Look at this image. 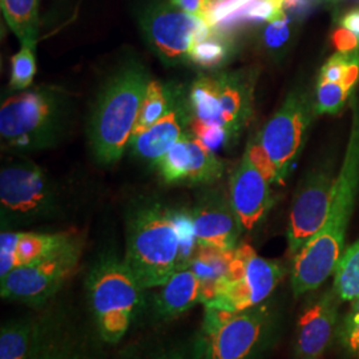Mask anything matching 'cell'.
<instances>
[{
    "label": "cell",
    "mask_w": 359,
    "mask_h": 359,
    "mask_svg": "<svg viewBox=\"0 0 359 359\" xmlns=\"http://www.w3.org/2000/svg\"><path fill=\"white\" fill-rule=\"evenodd\" d=\"M36 74L35 47L22 46L20 51L13 56L11 62V80L10 87L13 90H25L31 87Z\"/></svg>",
    "instance_id": "obj_31"
},
{
    "label": "cell",
    "mask_w": 359,
    "mask_h": 359,
    "mask_svg": "<svg viewBox=\"0 0 359 359\" xmlns=\"http://www.w3.org/2000/svg\"><path fill=\"white\" fill-rule=\"evenodd\" d=\"M191 130L193 136H196L201 142H204L209 149L213 152H218L222 148H226L231 144H234V140L231 136V133L226 129L221 128L218 126L213 124H205L201 123L196 118H193L191 124Z\"/></svg>",
    "instance_id": "obj_34"
},
{
    "label": "cell",
    "mask_w": 359,
    "mask_h": 359,
    "mask_svg": "<svg viewBox=\"0 0 359 359\" xmlns=\"http://www.w3.org/2000/svg\"><path fill=\"white\" fill-rule=\"evenodd\" d=\"M233 250H222L217 248H208V246H198L189 268L197 274L203 285V293H204V302H209L218 285L222 283L231 268Z\"/></svg>",
    "instance_id": "obj_22"
},
{
    "label": "cell",
    "mask_w": 359,
    "mask_h": 359,
    "mask_svg": "<svg viewBox=\"0 0 359 359\" xmlns=\"http://www.w3.org/2000/svg\"><path fill=\"white\" fill-rule=\"evenodd\" d=\"M83 244L77 233L71 243L56 253L0 277L1 298L32 306L46 305L75 274Z\"/></svg>",
    "instance_id": "obj_10"
},
{
    "label": "cell",
    "mask_w": 359,
    "mask_h": 359,
    "mask_svg": "<svg viewBox=\"0 0 359 359\" xmlns=\"http://www.w3.org/2000/svg\"><path fill=\"white\" fill-rule=\"evenodd\" d=\"M256 76L252 71H221L193 81V118L226 129L236 142L253 115Z\"/></svg>",
    "instance_id": "obj_8"
},
{
    "label": "cell",
    "mask_w": 359,
    "mask_h": 359,
    "mask_svg": "<svg viewBox=\"0 0 359 359\" xmlns=\"http://www.w3.org/2000/svg\"><path fill=\"white\" fill-rule=\"evenodd\" d=\"M198 248L192 213L154 198L133 201L126 216V261L145 290L189 268Z\"/></svg>",
    "instance_id": "obj_1"
},
{
    "label": "cell",
    "mask_w": 359,
    "mask_h": 359,
    "mask_svg": "<svg viewBox=\"0 0 359 359\" xmlns=\"http://www.w3.org/2000/svg\"><path fill=\"white\" fill-rule=\"evenodd\" d=\"M90 322L105 344L116 345L145 306V290L126 258L115 253L99 257L86 277Z\"/></svg>",
    "instance_id": "obj_5"
},
{
    "label": "cell",
    "mask_w": 359,
    "mask_h": 359,
    "mask_svg": "<svg viewBox=\"0 0 359 359\" xmlns=\"http://www.w3.org/2000/svg\"><path fill=\"white\" fill-rule=\"evenodd\" d=\"M191 136H185L164 154L154 167L167 184H187L192 165Z\"/></svg>",
    "instance_id": "obj_27"
},
{
    "label": "cell",
    "mask_w": 359,
    "mask_h": 359,
    "mask_svg": "<svg viewBox=\"0 0 359 359\" xmlns=\"http://www.w3.org/2000/svg\"><path fill=\"white\" fill-rule=\"evenodd\" d=\"M176 88L177 86L172 87V86H165L157 80H151L142 100L140 115L137 118L136 127L133 129L132 139L147 132L167 114L168 109L170 108L173 102Z\"/></svg>",
    "instance_id": "obj_25"
},
{
    "label": "cell",
    "mask_w": 359,
    "mask_h": 359,
    "mask_svg": "<svg viewBox=\"0 0 359 359\" xmlns=\"http://www.w3.org/2000/svg\"><path fill=\"white\" fill-rule=\"evenodd\" d=\"M204 359H261L280 333V314L265 301L241 311L205 306Z\"/></svg>",
    "instance_id": "obj_6"
},
{
    "label": "cell",
    "mask_w": 359,
    "mask_h": 359,
    "mask_svg": "<svg viewBox=\"0 0 359 359\" xmlns=\"http://www.w3.org/2000/svg\"><path fill=\"white\" fill-rule=\"evenodd\" d=\"M245 154H248V157L255 164V167L265 176V179L268 180L271 184H278V176H277L276 165L271 161L269 154H266V151L261 145V142H259L257 136L253 140L249 142L246 149H245Z\"/></svg>",
    "instance_id": "obj_35"
},
{
    "label": "cell",
    "mask_w": 359,
    "mask_h": 359,
    "mask_svg": "<svg viewBox=\"0 0 359 359\" xmlns=\"http://www.w3.org/2000/svg\"><path fill=\"white\" fill-rule=\"evenodd\" d=\"M71 115L72 100L65 90L47 86L18 92L1 103V145L13 152L51 148L65 137Z\"/></svg>",
    "instance_id": "obj_4"
},
{
    "label": "cell",
    "mask_w": 359,
    "mask_h": 359,
    "mask_svg": "<svg viewBox=\"0 0 359 359\" xmlns=\"http://www.w3.org/2000/svg\"><path fill=\"white\" fill-rule=\"evenodd\" d=\"M341 302L330 287L311 299L302 310L295 329V358L322 357L337 335Z\"/></svg>",
    "instance_id": "obj_17"
},
{
    "label": "cell",
    "mask_w": 359,
    "mask_h": 359,
    "mask_svg": "<svg viewBox=\"0 0 359 359\" xmlns=\"http://www.w3.org/2000/svg\"><path fill=\"white\" fill-rule=\"evenodd\" d=\"M298 359H322V357H305V358H298Z\"/></svg>",
    "instance_id": "obj_41"
},
{
    "label": "cell",
    "mask_w": 359,
    "mask_h": 359,
    "mask_svg": "<svg viewBox=\"0 0 359 359\" xmlns=\"http://www.w3.org/2000/svg\"><path fill=\"white\" fill-rule=\"evenodd\" d=\"M359 194V97L353 102L347 149L334 184L325 224L293 258L290 283L295 297L318 290L337 269L345 253L347 226Z\"/></svg>",
    "instance_id": "obj_2"
},
{
    "label": "cell",
    "mask_w": 359,
    "mask_h": 359,
    "mask_svg": "<svg viewBox=\"0 0 359 359\" xmlns=\"http://www.w3.org/2000/svg\"><path fill=\"white\" fill-rule=\"evenodd\" d=\"M36 318L6 321L0 327V359H35Z\"/></svg>",
    "instance_id": "obj_23"
},
{
    "label": "cell",
    "mask_w": 359,
    "mask_h": 359,
    "mask_svg": "<svg viewBox=\"0 0 359 359\" xmlns=\"http://www.w3.org/2000/svg\"><path fill=\"white\" fill-rule=\"evenodd\" d=\"M332 287L342 302L359 297V238L345 249L334 271Z\"/></svg>",
    "instance_id": "obj_29"
},
{
    "label": "cell",
    "mask_w": 359,
    "mask_h": 359,
    "mask_svg": "<svg viewBox=\"0 0 359 359\" xmlns=\"http://www.w3.org/2000/svg\"><path fill=\"white\" fill-rule=\"evenodd\" d=\"M317 115L316 100L306 90H292L257 136L274 163L278 185L285 184L304 149L309 128Z\"/></svg>",
    "instance_id": "obj_11"
},
{
    "label": "cell",
    "mask_w": 359,
    "mask_h": 359,
    "mask_svg": "<svg viewBox=\"0 0 359 359\" xmlns=\"http://www.w3.org/2000/svg\"><path fill=\"white\" fill-rule=\"evenodd\" d=\"M335 180V165L326 158L311 168L298 184L287 225V252L292 258L321 231L332 204Z\"/></svg>",
    "instance_id": "obj_14"
},
{
    "label": "cell",
    "mask_w": 359,
    "mask_h": 359,
    "mask_svg": "<svg viewBox=\"0 0 359 359\" xmlns=\"http://www.w3.org/2000/svg\"><path fill=\"white\" fill-rule=\"evenodd\" d=\"M77 231L35 233L1 231L0 234V277L10 271L40 261L65 248L76 237Z\"/></svg>",
    "instance_id": "obj_19"
},
{
    "label": "cell",
    "mask_w": 359,
    "mask_h": 359,
    "mask_svg": "<svg viewBox=\"0 0 359 359\" xmlns=\"http://www.w3.org/2000/svg\"><path fill=\"white\" fill-rule=\"evenodd\" d=\"M140 26L147 44L165 65L189 63L193 46L213 29L204 19L175 4L149 7L142 13Z\"/></svg>",
    "instance_id": "obj_13"
},
{
    "label": "cell",
    "mask_w": 359,
    "mask_h": 359,
    "mask_svg": "<svg viewBox=\"0 0 359 359\" xmlns=\"http://www.w3.org/2000/svg\"><path fill=\"white\" fill-rule=\"evenodd\" d=\"M351 305L337 329V341L344 354L359 359V297L350 301Z\"/></svg>",
    "instance_id": "obj_30"
},
{
    "label": "cell",
    "mask_w": 359,
    "mask_h": 359,
    "mask_svg": "<svg viewBox=\"0 0 359 359\" xmlns=\"http://www.w3.org/2000/svg\"><path fill=\"white\" fill-rule=\"evenodd\" d=\"M8 27L22 46L36 47L39 36L38 0H0Z\"/></svg>",
    "instance_id": "obj_24"
},
{
    "label": "cell",
    "mask_w": 359,
    "mask_h": 359,
    "mask_svg": "<svg viewBox=\"0 0 359 359\" xmlns=\"http://www.w3.org/2000/svg\"><path fill=\"white\" fill-rule=\"evenodd\" d=\"M192 120L189 92L185 95V90L177 87L167 114L147 132L130 140V152L142 161L156 165L176 142L192 133Z\"/></svg>",
    "instance_id": "obj_16"
},
{
    "label": "cell",
    "mask_w": 359,
    "mask_h": 359,
    "mask_svg": "<svg viewBox=\"0 0 359 359\" xmlns=\"http://www.w3.org/2000/svg\"><path fill=\"white\" fill-rule=\"evenodd\" d=\"M253 1L255 0H215L206 23L216 28Z\"/></svg>",
    "instance_id": "obj_36"
},
{
    "label": "cell",
    "mask_w": 359,
    "mask_h": 359,
    "mask_svg": "<svg viewBox=\"0 0 359 359\" xmlns=\"http://www.w3.org/2000/svg\"><path fill=\"white\" fill-rule=\"evenodd\" d=\"M293 19L287 13L271 20L262 31V43L270 52H283L292 40Z\"/></svg>",
    "instance_id": "obj_33"
},
{
    "label": "cell",
    "mask_w": 359,
    "mask_h": 359,
    "mask_svg": "<svg viewBox=\"0 0 359 359\" xmlns=\"http://www.w3.org/2000/svg\"><path fill=\"white\" fill-rule=\"evenodd\" d=\"M151 75L139 60H129L104 83L90 120V148L102 164L124 154L140 115Z\"/></svg>",
    "instance_id": "obj_3"
},
{
    "label": "cell",
    "mask_w": 359,
    "mask_h": 359,
    "mask_svg": "<svg viewBox=\"0 0 359 359\" xmlns=\"http://www.w3.org/2000/svg\"><path fill=\"white\" fill-rule=\"evenodd\" d=\"M332 41L337 52H353L359 50V39L344 27H339L334 31Z\"/></svg>",
    "instance_id": "obj_39"
},
{
    "label": "cell",
    "mask_w": 359,
    "mask_h": 359,
    "mask_svg": "<svg viewBox=\"0 0 359 359\" xmlns=\"http://www.w3.org/2000/svg\"><path fill=\"white\" fill-rule=\"evenodd\" d=\"M271 185L244 154L229 180L231 205L244 231H255L266 217L273 205Z\"/></svg>",
    "instance_id": "obj_18"
},
{
    "label": "cell",
    "mask_w": 359,
    "mask_h": 359,
    "mask_svg": "<svg viewBox=\"0 0 359 359\" xmlns=\"http://www.w3.org/2000/svg\"><path fill=\"white\" fill-rule=\"evenodd\" d=\"M62 196L51 177L31 160L16 157L0 172L1 231L57 217Z\"/></svg>",
    "instance_id": "obj_7"
},
{
    "label": "cell",
    "mask_w": 359,
    "mask_h": 359,
    "mask_svg": "<svg viewBox=\"0 0 359 359\" xmlns=\"http://www.w3.org/2000/svg\"><path fill=\"white\" fill-rule=\"evenodd\" d=\"M348 95L350 93L341 83H332L318 79L314 97L317 115L339 114L345 107Z\"/></svg>",
    "instance_id": "obj_32"
},
{
    "label": "cell",
    "mask_w": 359,
    "mask_h": 359,
    "mask_svg": "<svg viewBox=\"0 0 359 359\" xmlns=\"http://www.w3.org/2000/svg\"><path fill=\"white\" fill-rule=\"evenodd\" d=\"M170 1L182 11L191 13L200 19H204L206 22L215 0H170Z\"/></svg>",
    "instance_id": "obj_38"
},
{
    "label": "cell",
    "mask_w": 359,
    "mask_h": 359,
    "mask_svg": "<svg viewBox=\"0 0 359 359\" xmlns=\"http://www.w3.org/2000/svg\"><path fill=\"white\" fill-rule=\"evenodd\" d=\"M191 213L198 246L222 250H233L238 246L244 229L231 205L229 191L222 187L201 191Z\"/></svg>",
    "instance_id": "obj_15"
},
{
    "label": "cell",
    "mask_w": 359,
    "mask_h": 359,
    "mask_svg": "<svg viewBox=\"0 0 359 359\" xmlns=\"http://www.w3.org/2000/svg\"><path fill=\"white\" fill-rule=\"evenodd\" d=\"M339 26L346 28L347 31H350L359 39V8L347 11L339 20Z\"/></svg>",
    "instance_id": "obj_40"
},
{
    "label": "cell",
    "mask_w": 359,
    "mask_h": 359,
    "mask_svg": "<svg viewBox=\"0 0 359 359\" xmlns=\"http://www.w3.org/2000/svg\"><path fill=\"white\" fill-rule=\"evenodd\" d=\"M152 297L154 317L161 321H170L188 313L197 304L204 302L203 285L191 268L175 271Z\"/></svg>",
    "instance_id": "obj_20"
},
{
    "label": "cell",
    "mask_w": 359,
    "mask_h": 359,
    "mask_svg": "<svg viewBox=\"0 0 359 359\" xmlns=\"http://www.w3.org/2000/svg\"><path fill=\"white\" fill-rule=\"evenodd\" d=\"M358 51V50H357ZM353 52H337L322 67L320 79L332 81V83H342L346 75L347 65L353 56Z\"/></svg>",
    "instance_id": "obj_37"
},
{
    "label": "cell",
    "mask_w": 359,
    "mask_h": 359,
    "mask_svg": "<svg viewBox=\"0 0 359 359\" xmlns=\"http://www.w3.org/2000/svg\"><path fill=\"white\" fill-rule=\"evenodd\" d=\"M192 165L187 184L212 185L222 177L225 163L196 136H191Z\"/></svg>",
    "instance_id": "obj_26"
},
{
    "label": "cell",
    "mask_w": 359,
    "mask_h": 359,
    "mask_svg": "<svg viewBox=\"0 0 359 359\" xmlns=\"http://www.w3.org/2000/svg\"><path fill=\"white\" fill-rule=\"evenodd\" d=\"M206 341L201 327L180 337L149 342L135 350L128 359H204Z\"/></svg>",
    "instance_id": "obj_21"
},
{
    "label": "cell",
    "mask_w": 359,
    "mask_h": 359,
    "mask_svg": "<svg viewBox=\"0 0 359 359\" xmlns=\"http://www.w3.org/2000/svg\"><path fill=\"white\" fill-rule=\"evenodd\" d=\"M283 276L285 270L277 261L258 256L250 245H238L226 278L204 306L228 311L253 308L268 301Z\"/></svg>",
    "instance_id": "obj_9"
},
{
    "label": "cell",
    "mask_w": 359,
    "mask_h": 359,
    "mask_svg": "<svg viewBox=\"0 0 359 359\" xmlns=\"http://www.w3.org/2000/svg\"><path fill=\"white\" fill-rule=\"evenodd\" d=\"M93 323L69 305H53L36 317L35 359H105Z\"/></svg>",
    "instance_id": "obj_12"
},
{
    "label": "cell",
    "mask_w": 359,
    "mask_h": 359,
    "mask_svg": "<svg viewBox=\"0 0 359 359\" xmlns=\"http://www.w3.org/2000/svg\"><path fill=\"white\" fill-rule=\"evenodd\" d=\"M323 1H326V3H338L339 0H323Z\"/></svg>",
    "instance_id": "obj_42"
},
{
    "label": "cell",
    "mask_w": 359,
    "mask_h": 359,
    "mask_svg": "<svg viewBox=\"0 0 359 359\" xmlns=\"http://www.w3.org/2000/svg\"><path fill=\"white\" fill-rule=\"evenodd\" d=\"M231 39L217 29L193 46L191 62L203 69H217L225 65L231 56Z\"/></svg>",
    "instance_id": "obj_28"
}]
</instances>
